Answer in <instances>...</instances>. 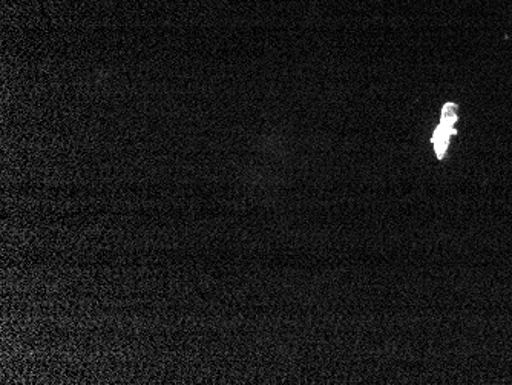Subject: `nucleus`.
Here are the masks:
<instances>
[{"mask_svg": "<svg viewBox=\"0 0 512 385\" xmlns=\"http://www.w3.org/2000/svg\"><path fill=\"white\" fill-rule=\"evenodd\" d=\"M457 122V106L454 103H447L442 109V119L433 135L434 149L437 157H444L450 145L451 135H454V125Z\"/></svg>", "mask_w": 512, "mask_h": 385, "instance_id": "obj_1", "label": "nucleus"}]
</instances>
